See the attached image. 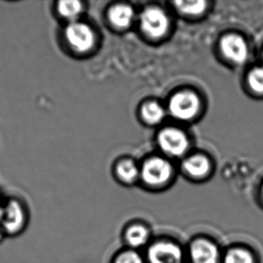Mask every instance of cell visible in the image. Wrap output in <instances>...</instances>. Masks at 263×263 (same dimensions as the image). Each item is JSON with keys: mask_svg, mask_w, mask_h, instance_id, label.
I'll return each mask as SVG.
<instances>
[{"mask_svg": "<svg viewBox=\"0 0 263 263\" xmlns=\"http://www.w3.org/2000/svg\"><path fill=\"white\" fill-rule=\"evenodd\" d=\"M143 253L146 263H187L185 246L167 236L154 237Z\"/></svg>", "mask_w": 263, "mask_h": 263, "instance_id": "cell-1", "label": "cell"}, {"mask_svg": "<svg viewBox=\"0 0 263 263\" xmlns=\"http://www.w3.org/2000/svg\"><path fill=\"white\" fill-rule=\"evenodd\" d=\"M187 263H221L223 253L213 239L196 235L185 246Z\"/></svg>", "mask_w": 263, "mask_h": 263, "instance_id": "cell-2", "label": "cell"}, {"mask_svg": "<svg viewBox=\"0 0 263 263\" xmlns=\"http://www.w3.org/2000/svg\"><path fill=\"white\" fill-rule=\"evenodd\" d=\"M28 224V214L17 200H9L5 206H0V229L5 236L20 235Z\"/></svg>", "mask_w": 263, "mask_h": 263, "instance_id": "cell-3", "label": "cell"}, {"mask_svg": "<svg viewBox=\"0 0 263 263\" xmlns=\"http://www.w3.org/2000/svg\"><path fill=\"white\" fill-rule=\"evenodd\" d=\"M121 241L125 248L144 252L153 240L149 226L142 221H132L121 230Z\"/></svg>", "mask_w": 263, "mask_h": 263, "instance_id": "cell-4", "label": "cell"}, {"mask_svg": "<svg viewBox=\"0 0 263 263\" xmlns=\"http://www.w3.org/2000/svg\"><path fill=\"white\" fill-rule=\"evenodd\" d=\"M199 109V99L192 92H178L169 103L172 116L178 120L187 121L194 117Z\"/></svg>", "mask_w": 263, "mask_h": 263, "instance_id": "cell-5", "label": "cell"}, {"mask_svg": "<svg viewBox=\"0 0 263 263\" xmlns=\"http://www.w3.org/2000/svg\"><path fill=\"white\" fill-rule=\"evenodd\" d=\"M172 175V167L167 161L152 158L144 164L141 172L143 181L151 187H160L167 182Z\"/></svg>", "mask_w": 263, "mask_h": 263, "instance_id": "cell-6", "label": "cell"}, {"mask_svg": "<svg viewBox=\"0 0 263 263\" xmlns=\"http://www.w3.org/2000/svg\"><path fill=\"white\" fill-rule=\"evenodd\" d=\"M168 24L167 15L160 8H146L140 15V26L143 32L152 38L164 35L167 31Z\"/></svg>", "mask_w": 263, "mask_h": 263, "instance_id": "cell-7", "label": "cell"}, {"mask_svg": "<svg viewBox=\"0 0 263 263\" xmlns=\"http://www.w3.org/2000/svg\"><path fill=\"white\" fill-rule=\"evenodd\" d=\"M66 38L69 45L80 52L90 50L95 43V34L88 25L73 22L66 29Z\"/></svg>", "mask_w": 263, "mask_h": 263, "instance_id": "cell-8", "label": "cell"}, {"mask_svg": "<svg viewBox=\"0 0 263 263\" xmlns=\"http://www.w3.org/2000/svg\"><path fill=\"white\" fill-rule=\"evenodd\" d=\"M158 143L165 153L179 157L186 152L188 139L183 132L177 128H168L160 132Z\"/></svg>", "mask_w": 263, "mask_h": 263, "instance_id": "cell-9", "label": "cell"}, {"mask_svg": "<svg viewBox=\"0 0 263 263\" xmlns=\"http://www.w3.org/2000/svg\"><path fill=\"white\" fill-rule=\"evenodd\" d=\"M220 48L227 59L236 64H242L248 58V48L241 36L236 34L224 36L221 41Z\"/></svg>", "mask_w": 263, "mask_h": 263, "instance_id": "cell-10", "label": "cell"}, {"mask_svg": "<svg viewBox=\"0 0 263 263\" xmlns=\"http://www.w3.org/2000/svg\"><path fill=\"white\" fill-rule=\"evenodd\" d=\"M221 263H257V259L246 247L233 246L223 253Z\"/></svg>", "mask_w": 263, "mask_h": 263, "instance_id": "cell-11", "label": "cell"}, {"mask_svg": "<svg viewBox=\"0 0 263 263\" xmlns=\"http://www.w3.org/2000/svg\"><path fill=\"white\" fill-rule=\"evenodd\" d=\"M109 18L115 26L125 28L132 24L134 18V11L128 5H117L110 8Z\"/></svg>", "mask_w": 263, "mask_h": 263, "instance_id": "cell-12", "label": "cell"}, {"mask_svg": "<svg viewBox=\"0 0 263 263\" xmlns=\"http://www.w3.org/2000/svg\"><path fill=\"white\" fill-rule=\"evenodd\" d=\"M183 168L193 177H203L210 170V162L203 156H193L183 162Z\"/></svg>", "mask_w": 263, "mask_h": 263, "instance_id": "cell-13", "label": "cell"}, {"mask_svg": "<svg viewBox=\"0 0 263 263\" xmlns=\"http://www.w3.org/2000/svg\"><path fill=\"white\" fill-rule=\"evenodd\" d=\"M110 263H146L143 252L122 248L114 253Z\"/></svg>", "mask_w": 263, "mask_h": 263, "instance_id": "cell-14", "label": "cell"}, {"mask_svg": "<svg viewBox=\"0 0 263 263\" xmlns=\"http://www.w3.org/2000/svg\"><path fill=\"white\" fill-rule=\"evenodd\" d=\"M142 115L147 122L157 123L164 119V108L157 103H147L143 106Z\"/></svg>", "mask_w": 263, "mask_h": 263, "instance_id": "cell-15", "label": "cell"}, {"mask_svg": "<svg viewBox=\"0 0 263 263\" xmlns=\"http://www.w3.org/2000/svg\"><path fill=\"white\" fill-rule=\"evenodd\" d=\"M82 10V4L79 1H61L59 4V11L62 16L73 20Z\"/></svg>", "mask_w": 263, "mask_h": 263, "instance_id": "cell-16", "label": "cell"}, {"mask_svg": "<svg viewBox=\"0 0 263 263\" xmlns=\"http://www.w3.org/2000/svg\"><path fill=\"white\" fill-rule=\"evenodd\" d=\"M118 175L121 180L126 182H132L135 181L136 178L139 175V170L136 164L132 161L127 160L119 164L117 168Z\"/></svg>", "mask_w": 263, "mask_h": 263, "instance_id": "cell-17", "label": "cell"}, {"mask_svg": "<svg viewBox=\"0 0 263 263\" xmlns=\"http://www.w3.org/2000/svg\"><path fill=\"white\" fill-rule=\"evenodd\" d=\"M175 5L183 14H198L205 10L206 3L205 1H177Z\"/></svg>", "mask_w": 263, "mask_h": 263, "instance_id": "cell-18", "label": "cell"}, {"mask_svg": "<svg viewBox=\"0 0 263 263\" xmlns=\"http://www.w3.org/2000/svg\"><path fill=\"white\" fill-rule=\"evenodd\" d=\"M248 84L253 91L263 93V68H256L250 72Z\"/></svg>", "mask_w": 263, "mask_h": 263, "instance_id": "cell-19", "label": "cell"}, {"mask_svg": "<svg viewBox=\"0 0 263 263\" xmlns=\"http://www.w3.org/2000/svg\"><path fill=\"white\" fill-rule=\"evenodd\" d=\"M262 197H263V188H262Z\"/></svg>", "mask_w": 263, "mask_h": 263, "instance_id": "cell-20", "label": "cell"}]
</instances>
